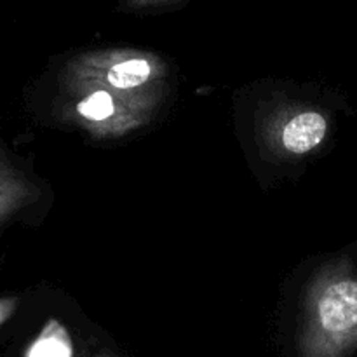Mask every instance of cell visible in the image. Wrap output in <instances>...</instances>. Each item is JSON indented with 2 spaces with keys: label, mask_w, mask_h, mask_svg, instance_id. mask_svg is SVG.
I'll return each instance as SVG.
<instances>
[{
  "label": "cell",
  "mask_w": 357,
  "mask_h": 357,
  "mask_svg": "<svg viewBox=\"0 0 357 357\" xmlns=\"http://www.w3.org/2000/svg\"><path fill=\"white\" fill-rule=\"evenodd\" d=\"M33 197L26 178L13 167L0 150V223Z\"/></svg>",
  "instance_id": "5"
},
{
  "label": "cell",
  "mask_w": 357,
  "mask_h": 357,
  "mask_svg": "<svg viewBox=\"0 0 357 357\" xmlns=\"http://www.w3.org/2000/svg\"><path fill=\"white\" fill-rule=\"evenodd\" d=\"M68 105L63 115L73 124L82 126L94 138H121L145 124L150 112L121 100L100 87L63 86Z\"/></svg>",
  "instance_id": "3"
},
{
  "label": "cell",
  "mask_w": 357,
  "mask_h": 357,
  "mask_svg": "<svg viewBox=\"0 0 357 357\" xmlns=\"http://www.w3.org/2000/svg\"><path fill=\"white\" fill-rule=\"evenodd\" d=\"M326 135V117L312 108L288 112L271 128L272 142L291 155H305L312 152L324 142Z\"/></svg>",
  "instance_id": "4"
},
{
  "label": "cell",
  "mask_w": 357,
  "mask_h": 357,
  "mask_svg": "<svg viewBox=\"0 0 357 357\" xmlns=\"http://www.w3.org/2000/svg\"><path fill=\"white\" fill-rule=\"evenodd\" d=\"M183 0H122V9L126 10H152V9H160V7L174 6V3H180Z\"/></svg>",
  "instance_id": "7"
},
{
  "label": "cell",
  "mask_w": 357,
  "mask_h": 357,
  "mask_svg": "<svg viewBox=\"0 0 357 357\" xmlns=\"http://www.w3.org/2000/svg\"><path fill=\"white\" fill-rule=\"evenodd\" d=\"M14 303H16L14 300H2V302H0V323L13 312Z\"/></svg>",
  "instance_id": "8"
},
{
  "label": "cell",
  "mask_w": 357,
  "mask_h": 357,
  "mask_svg": "<svg viewBox=\"0 0 357 357\" xmlns=\"http://www.w3.org/2000/svg\"><path fill=\"white\" fill-rule=\"evenodd\" d=\"M356 351L357 268L352 261H337L309 286L300 357H352Z\"/></svg>",
  "instance_id": "1"
},
{
  "label": "cell",
  "mask_w": 357,
  "mask_h": 357,
  "mask_svg": "<svg viewBox=\"0 0 357 357\" xmlns=\"http://www.w3.org/2000/svg\"><path fill=\"white\" fill-rule=\"evenodd\" d=\"M166 75V63L153 52L132 47L101 49L70 61L63 73V86L100 87L152 112L162 96Z\"/></svg>",
  "instance_id": "2"
},
{
  "label": "cell",
  "mask_w": 357,
  "mask_h": 357,
  "mask_svg": "<svg viewBox=\"0 0 357 357\" xmlns=\"http://www.w3.org/2000/svg\"><path fill=\"white\" fill-rule=\"evenodd\" d=\"M26 357H73L68 330L58 319H49L38 337L31 342Z\"/></svg>",
  "instance_id": "6"
},
{
  "label": "cell",
  "mask_w": 357,
  "mask_h": 357,
  "mask_svg": "<svg viewBox=\"0 0 357 357\" xmlns=\"http://www.w3.org/2000/svg\"><path fill=\"white\" fill-rule=\"evenodd\" d=\"M96 357H119V356H115L114 352H108V351H101L100 354H98Z\"/></svg>",
  "instance_id": "9"
}]
</instances>
